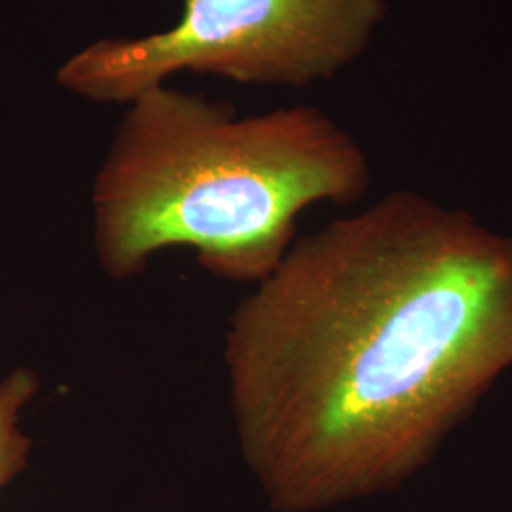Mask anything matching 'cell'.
<instances>
[{
	"mask_svg": "<svg viewBox=\"0 0 512 512\" xmlns=\"http://www.w3.org/2000/svg\"><path fill=\"white\" fill-rule=\"evenodd\" d=\"M224 365L272 511L393 492L512 370V232L389 192L294 241L232 313Z\"/></svg>",
	"mask_w": 512,
	"mask_h": 512,
	"instance_id": "1",
	"label": "cell"
},
{
	"mask_svg": "<svg viewBox=\"0 0 512 512\" xmlns=\"http://www.w3.org/2000/svg\"><path fill=\"white\" fill-rule=\"evenodd\" d=\"M370 183L363 147L319 107L238 116L162 84L129 101L93 179V249L114 281L190 247L209 274L256 285L308 207L359 202Z\"/></svg>",
	"mask_w": 512,
	"mask_h": 512,
	"instance_id": "2",
	"label": "cell"
},
{
	"mask_svg": "<svg viewBox=\"0 0 512 512\" xmlns=\"http://www.w3.org/2000/svg\"><path fill=\"white\" fill-rule=\"evenodd\" d=\"M385 14L387 0H181L173 27L95 40L59 65L55 82L99 105H128L183 71L302 88L355 63Z\"/></svg>",
	"mask_w": 512,
	"mask_h": 512,
	"instance_id": "3",
	"label": "cell"
},
{
	"mask_svg": "<svg viewBox=\"0 0 512 512\" xmlns=\"http://www.w3.org/2000/svg\"><path fill=\"white\" fill-rule=\"evenodd\" d=\"M38 387L37 372L29 366H16L0 380V490L29 465L33 440L19 427V418Z\"/></svg>",
	"mask_w": 512,
	"mask_h": 512,
	"instance_id": "4",
	"label": "cell"
}]
</instances>
